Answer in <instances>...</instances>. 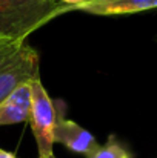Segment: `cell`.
I'll use <instances>...</instances> for the list:
<instances>
[{
	"label": "cell",
	"instance_id": "obj_1",
	"mask_svg": "<svg viewBox=\"0 0 157 158\" xmlns=\"http://www.w3.org/2000/svg\"><path fill=\"white\" fill-rule=\"evenodd\" d=\"M63 9L59 0H0V40L25 42Z\"/></svg>",
	"mask_w": 157,
	"mask_h": 158
},
{
	"label": "cell",
	"instance_id": "obj_2",
	"mask_svg": "<svg viewBox=\"0 0 157 158\" xmlns=\"http://www.w3.org/2000/svg\"><path fill=\"white\" fill-rule=\"evenodd\" d=\"M40 77L37 51L25 42L0 43V103L19 86Z\"/></svg>",
	"mask_w": 157,
	"mask_h": 158
},
{
	"label": "cell",
	"instance_id": "obj_3",
	"mask_svg": "<svg viewBox=\"0 0 157 158\" xmlns=\"http://www.w3.org/2000/svg\"><path fill=\"white\" fill-rule=\"evenodd\" d=\"M62 103H55L46 92L40 77L31 81V112L28 123L37 143L39 157L52 155L54 127L59 118Z\"/></svg>",
	"mask_w": 157,
	"mask_h": 158
},
{
	"label": "cell",
	"instance_id": "obj_4",
	"mask_svg": "<svg viewBox=\"0 0 157 158\" xmlns=\"http://www.w3.org/2000/svg\"><path fill=\"white\" fill-rule=\"evenodd\" d=\"M54 143H59L68 151L79 155H85L86 158L100 146L89 131L77 124L74 120L66 118L63 109H60L54 127Z\"/></svg>",
	"mask_w": 157,
	"mask_h": 158
},
{
	"label": "cell",
	"instance_id": "obj_5",
	"mask_svg": "<svg viewBox=\"0 0 157 158\" xmlns=\"http://www.w3.org/2000/svg\"><path fill=\"white\" fill-rule=\"evenodd\" d=\"M157 9V0H88L76 6H65L63 14L71 11H80L99 17L126 15Z\"/></svg>",
	"mask_w": 157,
	"mask_h": 158
},
{
	"label": "cell",
	"instance_id": "obj_6",
	"mask_svg": "<svg viewBox=\"0 0 157 158\" xmlns=\"http://www.w3.org/2000/svg\"><path fill=\"white\" fill-rule=\"evenodd\" d=\"M31 112V81L19 86L0 103V126L17 124L29 120Z\"/></svg>",
	"mask_w": 157,
	"mask_h": 158
},
{
	"label": "cell",
	"instance_id": "obj_7",
	"mask_svg": "<svg viewBox=\"0 0 157 158\" xmlns=\"http://www.w3.org/2000/svg\"><path fill=\"white\" fill-rule=\"evenodd\" d=\"M88 158H134L128 148L117 140L116 135H109L106 143L100 144Z\"/></svg>",
	"mask_w": 157,
	"mask_h": 158
},
{
	"label": "cell",
	"instance_id": "obj_8",
	"mask_svg": "<svg viewBox=\"0 0 157 158\" xmlns=\"http://www.w3.org/2000/svg\"><path fill=\"white\" fill-rule=\"evenodd\" d=\"M60 3H63L65 6H76V5H80V3H85L88 0H59Z\"/></svg>",
	"mask_w": 157,
	"mask_h": 158
},
{
	"label": "cell",
	"instance_id": "obj_9",
	"mask_svg": "<svg viewBox=\"0 0 157 158\" xmlns=\"http://www.w3.org/2000/svg\"><path fill=\"white\" fill-rule=\"evenodd\" d=\"M0 158H17L12 152H9V151H5L3 148H0Z\"/></svg>",
	"mask_w": 157,
	"mask_h": 158
},
{
	"label": "cell",
	"instance_id": "obj_10",
	"mask_svg": "<svg viewBox=\"0 0 157 158\" xmlns=\"http://www.w3.org/2000/svg\"><path fill=\"white\" fill-rule=\"evenodd\" d=\"M39 158H55V157H54V154H52V155H48V157H39Z\"/></svg>",
	"mask_w": 157,
	"mask_h": 158
},
{
	"label": "cell",
	"instance_id": "obj_11",
	"mask_svg": "<svg viewBox=\"0 0 157 158\" xmlns=\"http://www.w3.org/2000/svg\"><path fill=\"white\" fill-rule=\"evenodd\" d=\"M2 42H5V40H0V43H2Z\"/></svg>",
	"mask_w": 157,
	"mask_h": 158
}]
</instances>
